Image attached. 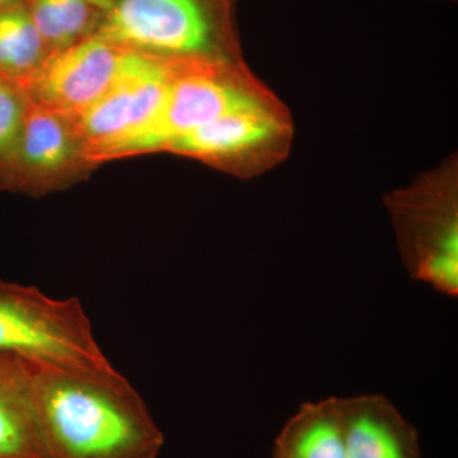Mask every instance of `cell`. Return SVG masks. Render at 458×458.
<instances>
[{
    "label": "cell",
    "mask_w": 458,
    "mask_h": 458,
    "mask_svg": "<svg viewBox=\"0 0 458 458\" xmlns=\"http://www.w3.org/2000/svg\"><path fill=\"white\" fill-rule=\"evenodd\" d=\"M92 35L165 59L242 62L232 0H105Z\"/></svg>",
    "instance_id": "obj_2"
},
{
    "label": "cell",
    "mask_w": 458,
    "mask_h": 458,
    "mask_svg": "<svg viewBox=\"0 0 458 458\" xmlns=\"http://www.w3.org/2000/svg\"><path fill=\"white\" fill-rule=\"evenodd\" d=\"M410 276L458 295V164L451 156L411 185L384 198Z\"/></svg>",
    "instance_id": "obj_3"
},
{
    "label": "cell",
    "mask_w": 458,
    "mask_h": 458,
    "mask_svg": "<svg viewBox=\"0 0 458 458\" xmlns=\"http://www.w3.org/2000/svg\"><path fill=\"white\" fill-rule=\"evenodd\" d=\"M176 62L129 51L122 74L113 86L75 116V134L89 155L113 157L117 148L155 119L164 104Z\"/></svg>",
    "instance_id": "obj_7"
},
{
    "label": "cell",
    "mask_w": 458,
    "mask_h": 458,
    "mask_svg": "<svg viewBox=\"0 0 458 458\" xmlns=\"http://www.w3.org/2000/svg\"><path fill=\"white\" fill-rule=\"evenodd\" d=\"M129 51L90 35L50 53L18 89L33 104L77 116L113 86Z\"/></svg>",
    "instance_id": "obj_8"
},
{
    "label": "cell",
    "mask_w": 458,
    "mask_h": 458,
    "mask_svg": "<svg viewBox=\"0 0 458 458\" xmlns=\"http://www.w3.org/2000/svg\"><path fill=\"white\" fill-rule=\"evenodd\" d=\"M293 137L292 114L279 102L225 114L171 141L165 150L255 177L285 161Z\"/></svg>",
    "instance_id": "obj_6"
},
{
    "label": "cell",
    "mask_w": 458,
    "mask_h": 458,
    "mask_svg": "<svg viewBox=\"0 0 458 458\" xmlns=\"http://www.w3.org/2000/svg\"><path fill=\"white\" fill-rule=\"evenodd\" d=\"M36 361L0 352V458H44L35 417Z\"/></svg>",
    "instance_id": "obj_9"
},
{
    "label": "cell",
    "mask_w": 458,
    "mask_h": 458,
    "mask_svg": "<svg viewBox=\"0 0 458 458\" xmlns=\"http://www.w3.org/2000/svg\"><path fill=\"white\" fill-rule=\"evenodd\" d=\"M66 114L29 102L22 129L11 158L36 171L64 165L74 155V131Z\"/></svg>",
    "instance_id": "obj_10"
},
{
    "label": "cell",
    "mask_w": 458,
    "mask_h": 458,
    "mask_svg": "<svg viewBox=\"0 0 458 458\" xmlns=\"http://www.w3.org/2000/svg\"><path fill=\"white\" fill-rule=\"evenodd\" d=\"M279 102L242 62L177 60L155 119L117 148L113 157L165 150L171 141L225 114Z\"/></svg>",
    "instance_id": "obj_4"
},
{
    "label": "cell",
    "mask_w": 458,
    "mask_h": 458,
    "mask_svg": "<svg viewBox=\"0 0 458 458\" xmlns=\"http://www.w3.org/2000/svg\"><path fill=\"white\" fill-rule=\"evenodd\" d=\"M35 417L44 458H158L165 436L113 369L36 363Z\"/></svg>",
    "instance_id": "obj_1"
},
{
    "label": "cell",
    "mask_w": 458,
    "mask_h": 458,
    "mask_svg": "<svg viewBox=\"0 0 458 458\" xmlns=\"http://www.w3.org/2000/svg\"><path fill=\"white\" fill-rule=\"evenodd\" d=\"M14 0H0V9L4 8L5 5L11 4Z\"/></svg>",
    "instance_id": "obj_14"
},
{
    "label": "cell",
    "mask_w": 458,
    "mask_h": 458,
    "mask_svg": "<svg viewBox=\"0 0 458 458\" xmlns=\"http://www.w3.org/2000/svg\"><path fill=\"white\" fill-rule=\"evenodd\" d=\"M16 84L0 77V162L9 161L16 148L27 104Z\"/></svg>",
    "instance_id": "obj_13"
},
{
    "label": "cell",
    "mask_w": 458,
    "mask_h": 458,
    "mask_svg": "<svg viewBox=\"0 0 458 458\" xmlns=\"http://www.w3.org/2000/svg\"><path fill=\"white\" fill-rule=\"evenodd\" d=\"M49 55L25 2L0 9V77L20 86Z\"/></svg>",
    "instance_id": "obj_11"
},
{
    "label": "cell",
    "mask_w": 458,
    "mask_h": 458,
    "mask_svg": "<svg viewBox=\"0 0 458 458\" xmlns=\"http://www.w3.org/2000/svg\"><path fill=\"white\" fill-rule=\"evenodd\" d=\"M104 3L105 0H25L49 54L92 35Z\"/></svg>",
    "instance_id": "obj_12"
},
{
    "label": "cell",
    "mask_w": 458,
    "mask_h": 458,
    "mask_svg": "<svg viewBox=\"0 0 458 458\" xmlns=\"http://www.w3.org/2000/svg\"><path fill=\"white\" fill-rule=\"evenodd\" d=\"M344 438H345V436H344ZM345 458H352L349 456L348 450H346V445H345Z\"/></svg>",
    "instance_id": "obj_15"
},
{
    "label": "cell",
    "mask_w": 458,
    "mask_h": 458,
    "mask_svg": "<svg viewBox=\"0 0 458 458\" xmlns=\"http://www.w3.org/2000/svg\"><path fill=\"white\" fill-rule=\"evenodd\" d=\"M0 352L75 369H113L78 298L55 300L36 286L0 280Z\"/></svg>",
    "instance_id": "obj_5"
}]
</instances>
